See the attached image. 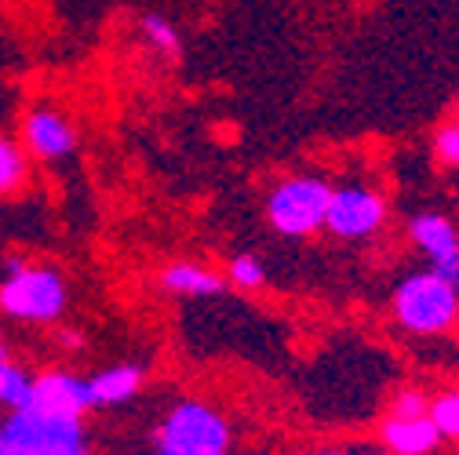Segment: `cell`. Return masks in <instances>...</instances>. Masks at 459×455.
Returning a JSON list of instances; mask_svg holds the SVG:
<instances>
[{"label": "cell", "instance_id": "11", "mask_svg": "<svg viewBox=\"0 0 459 455\" xmlns=\"http://www.w3.org/2000/svg\"><path fill=\"white\" fill-rule=\"evenodd\" d=\"M160 288L171 296H190V299H212L222 292V277L197 262H176L160 273Z\"/></svg>", "mask_w": 459, "mask_h": 455}, {"label": "cell", "instance_id": "16", "mask_svg": "<svg viewBox=\"0 0 459 455\" xmlns=\"http://www.w3.org/2000/svg\"><path fill=\"white\" fill-rule=\"evenodd\" d=\"M230 280L238 284V288H263V280H266V266L259 255L252 252H241L230 259Z\"/></svg>", "mask_w": 459, "mask_h": 455}, {"label": "cell", "instance_id": "9", "mask_svg": "<svg viewBox=\"0 0 459 455\" xmlns=\"http://www.w3.org/2000/svg\"><path fill=\"white\" fill-rule=\"evenodd\" d=\"M441 441V430L434 426L430 412L423 416H390L383 423V444L390 448V455H430Z\"/></svg>", "mask_w": 459, "mask_h": 455}, {"label": "cell", "instance_id": "17", "mask_svg": "<svg viewBox=\"0 0 459 455\" xmlns=\"http://www.w3.org/2000/svg\"><path fill=\"white\" fill-rule=\"evenodd\" d=\"M430 419L441 430V437H459V390L445 393L430 405Z\"/></svg>", "mask_w": 459, "mask_h": 455}, {"label": "cell", "instance_id": "10", "mask_svg": "<svg viewBox=\"0 0 459 455\" xmlns=\"http://www.w3.org/2000/svg\"><path fill=\"white\" fill-rule=\"evenodd\" d=\"M26 142L37 157L59 160L74 150V128L59 109H33L26 117Z\"/></svg>", "mask_w": 459, "mask_h": 455}, {"label": "cell", "instance_id": "2", "mask_svg": "<svg viewBox=\"0 0 459 455\" xmlns=\"http://www.w3.org/2000/svg\"><path fill=\"white\" fill-rule=\"evenodd\" d=\"M394 317L401 328L416 335H437L452 328L459 317V288L452 280L437 277L434 270L412 273L394 292Z\"/></svg>", "mask_w": 459, "mask_h": 455}, {"label": "cell", "instance_id": "14", "mask_svg": "<svg viewBox=\"0 0 459 455\" xmlns=\"http://www.w3.org/2000/svg\"><path fill=\"white\" fill-rule=\"evenodd\" d=\"M26 183V157L12 139L0 135V193H15Z\"/></svg>", "mask_w": 459, "mask_h": 455}, {"label": "cell", "instance_id": "15", "mask_svg": "<svg viewBox=\"0 0 459 455\" xmlns=\"http://www.w3.org/2000/svg\"><path fill=\"white\" fill-rule=\"evenodd\" d=\"M139 30H143V37L157 47V51H164V55H179V47H183V40H179V30L171 26L164 15H143L139 19Z\"/></svg>", "mask_w": 459, "mask_h": 455}, {"label": "cell", "instance_id": "13", "mask_svg": "<svg viewBox=\"0 0 459 455\" xmlns=\"http://www.w3.org/2000/svg\"><path fill=\"white\" fill-rule=\"evenodd\" d=\"M0 405L12 408V412L33 405V379L19 365H12L8 357L0 361Z\"/></svg>", "mask_w": 459, "mask_h": 455}, {"label": "cell", "instance_id": "19", "mask_svg": "<svg viewBox=\"0 0 459 455\" xmlns=\"http://www.w3.org/2000/svg\"><path fill=\"white\" fill-rule=\"evenodd\" d=\"M427 408H430V405L423 401V393L409 390V393H401V397H397V408H394V412H397V416H423Z\"/></svg>", "mask_w": 459, "mask_h": 455}, {"label": "cell", "instance_id": "1", "mask_svg": "<svg viewBox=\"0 0 459 455\" xmlns=\"http://www.w3.org/2000/svg\"><path fill=\"white\" fill-rule=\"evenodd\" d=\"M0 455H88V434L77 416L30 405L4 419Z\"/></svg>", "mask_w": 459, "mask_h": 455}, {"label": "cell", "instance_id": "8", "mask_svg": "<svg viewBox=\"0 0 459 455\" xmlns=\"http://www.w3.org/2000/svg\"><path fill=\"white\" fill-rule=\"evenodd\" d=\"M33 405L48 408V412H59V416H84L95 408V397H91V382L77 379L70 372H44L33 379Z\"/></svg>", "mask_w": 459, "mask_h": 455}, {"label": "cell", "instance_id": "18", "mask_svg": "<svg viewBox=\"0 0 459 455\" xmlns=\"http://www.w3.org/2000/svg\"><path fill=\"white\" fill-rule=\"evenodd\" d=\"M434 153H437L441 164L459 167V121H448V124L437 128V135H434Z\"/></svg>", "mask_w": 459, "mask_h": 455}, {"label": "cell", "instance_id": "7", "mask_svg": "<svg viewBox=\"0 0 459 455\" xmlns=\"http://www.w3.org/2000/svg\"><path fill=\"white\" fill-rule=\"evenodd\" d=\"M409 234L420 245V252L430 259V270L459 288V230H455V222L448 215L423 211V215H412Z\"/></svg>", "mask_w": 459, "mask_h": 455}, {"label": "cell", "instance_id": "20", "mask_svg": "<svg viewBox=\"0 0 459 455\" xmlns=\"http://www.w3.org/2000/svg\"><path fill=\"white\" fill-rule=\"evenodd\" d=\"M0 361H4V343H0Z\"/></svg>", "mask_w": 459, "mask_h": 455}, {"label": "cell", "instance_id": "6", "mask_svg": "<svg viewBox=\"0 0 459 455\" xmlns=\"http://www.w3.org/2000/svg\"><path fill=\"white\" fill-rule=\"evenodd\" d=\"M383 219H386V201L376 190H368V186H342V190H332L325 226L335 237L361 241V237H372L379 230Z\"/></svg>", "mask_w": 459, "mask_h": 455}, {"label": "cell", "instance_id": "12", "mask_svg": "<svg viewBox=\"0 0 459 455\" xmlns=\"http://www.w3.org/2000/svg\"><path fill=\"white\" fill-rule=\"evenodd\" d=\"M88 382H91L95 408H102V405H121V401H128V397L139 393V386H143V368H135V365H113V368L91 375Z\"/></svg>", "mask_w": 459, "mask_h": 455}, {"label": "cell", "instance_id": "4", "mask_svg": "<svg viewBox=\"0 0 459 455\" xmlns=\"http://www.w3.org/2000/svg\"><path fill=\"white\" fill-rule=\"evenodd\" d=\"M328 201H332V186L317 176H296L284 179L270 201H266V219L277 234L284 237H310L314 230H321L328 219Z\"/></svg>", "mask_w": 459, "mask_h": 455}, {"label": "cell", "instance_id": "5", "mask_svg": "<svg viewBox=\"0 0 459 455\" xmlns=\"http://www.w3.org/2000/svg\"><path fill=\"white\" fill-rule=\"evenodd\" d=\"M160 451H168V455H230V426L204 401H179L160 423Z\"/></svg>", "mask_w": 459, "mask_h": 455}, {"label": "cell", "instance_id": "22", "mask_svg": "<svg viewBox=\"0 0 459 455\" xmlns=\"http://www.w3.org/2000/svg\"><path fill=\"white\" fill-rule=\"evenodd\" d=\"M0 434H4V423H0Z\"/></svg>", "mask_w": 459, "mask_h": 455}, {"label": "cell", "instance_id": "23", "mask_svg": "<svg viewBox=\"0 0 459 455\" xmlns=\"http://www.w3.org/2000/svg\"><path fill=\"white\" fill-rule=\"evenodd\" d=\"M157 455H168V451H157Z\"/></svg>", "mask_w": 459, "mask_h": 455}, {"label": "cell", "instance_id": "21", "mask_svg": "<svg viewBox=\"0 0 459 455\" xmlns=\"http://www.w3.org/2000/svg\"><path fill=\"white\" fill-rule=\"evenodd\" d=\"M321 455H342V451H321Z\"/></svg>", "mask_w": 459, "mask_h": 455}, {"label": "cell", "instance_id": "3", "mask_svg": "<svg viewBox=\"0 0 459 455\" xmlns=\"http://www.w3.org/2000/svg\"><path fill=\"white\" fill-rule=\"evenodd\" d=\"M0 310L15 321H33V324L59 321L66 310V280L48 266L12 262L8 280L0 284Z\"/></svg>", "mask_w": 459, "mask_h": 455}]
</instances>
